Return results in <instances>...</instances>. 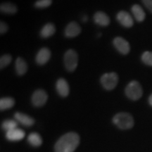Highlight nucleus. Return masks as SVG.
<instances>
[{
    "mask_svg": "<svg viewBox=\"0 0 152 152\" xmlns=\"http://www.w3.org/2000/svg\"><path fill=\"white\" fill-rule=\"evenodd\" d=\"M9 30V26L5 22L1 21L0 22V33L1 35H3L7 33Z\"/></svg>",
    "mask_w": 152,
    "mask_h": 152,
    "instance_id": "393cba45",
    "label": "nucleus"
},
{
    "mask_svg": "<svg viewBox=\"0 0 152 152\" xmlns=\"http://www.w3.org/2000/svg\"><path fill=\"white\" fill-rule=\"evenodd\" d=\"M113 45L118 52L123 55L128 54L130 51V44L126 39L121 37H116L113 39Z\"/></svg>",
    "mask_w": 152,
    "mask_h": 152,
    "instance_id": "0eeeda50",
    "label": "nucleus"
},
{
    "mask_svg": "<svg viewBox=\"0 0 152 152\" xmlns=\"http://www.w3.org/2000/svg\"><path fill=\"white\" fill-rule=\"evenodd\" d=\"M149 103L150 105L152 106V94L150 95V96L149 98Z\"/></svg>",
    "mask_w": 152,
    "mask_h": 152,
    "instance_id": "bb28decb",
    "label": "nucleus"
},
{
    "mask_svg": "<svg viewBox=\"0 0 152 152\" xmlns=\"http://www.w3.org/2000/svg\"><path fill=\"white\" fill-rule=\"evenodd\" d=\"M64 65L67 71L73 72L76 69L78 64V55L73 49H68L64 54Z\"/></svg>",
    "mask_w": 152,
    "mask_h": 152,
    "instance_id": "20e7f679",
    "label": "nucleus"
},
{
    "mask_svg": "<svg viewBox=\"0 0 152 152\" xmlns=\"http://www.w3.org/2000/svg\"><path fill=\"white\" fill-rule=\"evenodd\" d=\"M81 33V28L80 25L75 21L69 23L65 29V35L66 37L73 38L77 37Z\"/></svg>",
    "mask_w": 152,
    "mask_h": 152,
    "instance_id": "9d476101",
    "label": "nucleus"
},
{
    "mask_svg": "<svg viewBox=\"0 0 152 152\" xmlns=\"http://www.w3.org/2000/svg\"><path fill=\"white\" fill-rule=\"evenodd\" d=\"M51 58V52L48 48L44 47L39 50L35 57V61L38 65L43 66L49 61Z\"/></svg>",
    "mask_w": 152,
    "mask_h": 152,
    "instance_id": "1a4fd4ad",
    "label": "nucleus"
},
{
    "mask_svg": "<svg viewBox=\"0 0 152 152\" xmlns=\"http://www.w3.org/2000/svg\"><path fill=\"white\" fill-rule=\"evenodd\" d=\"M17 126H18V122L14 120H6L1 125V127L6 132L17 128Z\"/></svg>",
    "mask_w": 152,
    "mask_h": 152,
    "instance_id": "412c9836",
    "label": "nucleus"
},
{
    "mask_svg": "<svg viewBox=\"0 0 152 152\" xmlns=\"http://www.w3.org/2000/svg\"><path fill=\"white\" fill-rule=\"evenodd\" d=\"M56 89L58 94L62 97H66L69 94V85L65 79L59 78L56 81Z\"/></svg>",
    "mask_w": 152,
    "mask_h": 152,
    "instance_id": "9b49d317",
    "label": "nucleus"
},
{
    "mask_svg": "<svg viewBox=\"0 0 152 152\" xmlns=\"http://www.w3.org/2000/svg\"><path fill=\"white\" fill-rule=\"evenodd\" d=\"M118 22L125 28H131L134 24L132 17L128 12L125 11H121L116 15Z\"/></svg>",
    "mask_w": 152,
    "mask_h": 152,
    "instance_id": "6e6552de",
    "label": "nucleus"
},
{
    "mask_svg": "<svg viewBox=\"0 0 152 152\" xmlns=\"http://www.w3.org/2000/svg\"><path fill=\"white\" fill-rule=\"evenodd\" d=\"M87 20H88V17H87V16H83V22H86Z\"/></svg>",
    "mask_w": 152,
    "mask_h": 152,
    "instance_id": "cd10ccee",
    "label": "nucleus"
},
{
    "mask_svg": "<svg viewBox=\"0 0 152 152\" xmlns=\"http://www.w3.org/2000/svg\"><path fill=\"white\" fill-rule=\"evenodd\" d=\"M131 10H132L133 16L137 22H142L145 19V12H144V9L142 8L141 6L138 4L133 5Z\"/></svg>",
    "mask_w": 152,
    "mask_h": 152,
    "instance_id": "dca6fc26",
    "label": "nucleus"
},
{
    "mask_svg": "<svg viewBox=\"0 0 152 152\" xmlns=\"http://www.w3.org/2000/svg\"><path fill=\"white\" fill-rule=\"evenodd\" d=\"M18 11V8L14 4L11 2H4L0 5V11L5 14H15Z\"/></svg>",
    "mask_w": 152,
    "mask_h": 152,
    "instance_id": "a211bd4d",
    "label": "nucleus"
},
{
    "mask_svg": "<svg viewBox=\"0 0 152 152\" xmlns=\"http://www.w3.org/2000/svg\"><path fill=\"white\" fill-rule=\"evenodd\" d=\"M14 118L17 122L20 123V124L24 125V126L30 127L33 125L34 123H35V120L33 118L25 113H20V112H16L14 114Z\"/></svg>",
    "mask_w": 152,
    "mask_h": 152,
    "instance_id": "f8f14e48",
    "label": "nucleus"
},
{
    "mask_svg": "<svg viewBox=\"0 0 152 152\" xmlns=\"http://www.w3.org/2000/svg\"><path fill=\"white\" fill-rule=\"evenodd\" d=\"M15 70H16L17 75L19 76L25 75L27 72V63L21 57H18V58H16V62H15Z\"/></svg>",
    "mask_w": 152,
    "mask_h": 152,
    "instance_id": "2eb2a0df",
    "label": "nucleus"
},
{
    "mask_svg": "<svg viewBox=\"0 0 152 152\" xmlns=\"http://www.w3.org/2000/svg\"><path fill=\"white\" fill-rule=\"evenodd\" d=\"M25 135H26V134H25L24 131L19 128H15L14 130L8 131L6 133V137L10 141L21 140L22 139L24 138Z\"/></svg>",
    "mask_w": 152,
    "mask_h": 152,
    "instance_id": "4468645a",
    "label": "nucleus"
},
{
    "mask_svg": "<svg viewBox=\"0 0 152 152\" xmlns=\"http://www.w3.org/2000/svg\"><path fill=\"white\" fill-rule=\"evenodd\" d=\"M47 99H48V95L47 92L41 89L35 91L31 97L32 104L36 107L43 106L47 103Z\"/></svg>",
    "mask_w": 152,
    "mask_h": 152,
    "instance_id": "423d86ee",
    "label": "nucleus"
},
{
    "mask_svg": "<svg viewBox=\"0 0 152 152\" xmlns=\"http://www.w3.org/2000/svg\"><path fill=\"white\" fill-rule=\"evenodd\" d=\"M12 61V57L10 54H4L1 56L0 58V68L1 69L4 68L9 65Z\"/></svg>",
    "mask_w": 152,
    "mask_h": 152,
    "instance_id": "4be33fe9",
    "label": "nucleus"
},
{
    "mask_svg": "<svg viewBox=\"0 0 152 152\" xmlns=\"http://www.w3.org/2000/svg\"><path fill=\"white\" fill-rule=\"evenodd\" d=\"M93 19L95 23L100 26H104V27L109 26L111 22L109 16L103 11H97L95 13Z\"/></svg>",
    "mask_w": 152,
    "mask_h": 152,
    "instance_id": "ddd939ff",
    "label": "nucleus"
},
{
    "mask_svg": "<svg viewBox=\"0 0 152 152\" xmlns=\"http://www.w3.org/2000/svg\"><path fill=\"white\" fill-rule=\"evenodd\" d=\"M113 124L121 130H129L134 126V118L132 115L127 112H121L115 114L113 118Z\"/></svg>",
    "mask_w": 152,
    "mask_h": 152,
    "instance_id": "f03ea898",
    "label": "nucleus"
},
{
    "mask_svg": "<svg viewBox=\"0 0 152 152\" xmlns=\"http://www.w3.org/2000/svg\"><path fill=\"white\" fill-rule=\"evenodd\" d=\"M102 87L106 90H113L118 83V76L115 72L104 73L100 78Z\"/></svg>",
    "mask_w": 152,
    "mask_h": 152,
    "instance_id": "39448f33",
    "label": "nucleus"
},
{
    "mask_svg": "<svg viewBox=\"0 0 152 152\" xmlns=\"http://www.w3.org/2000/svg\"><path fill=\"white\" fill-rule=\"evenodd\" d=\"M28 142L33 147H39L42 144V139L38 133L33 132L28 137Z\"/></svg>",
    "mask_w": 152,
    "mask_h": 152,
    "instance_id": "6ab92c4d",
    "label": "nucleus"
},
{
    "mask_svg": "<svg viewBox=\"0 0 152 152\" xmlns=\"http://www.w3.org/2000/svg\"><path fill=\"white\" fill-rule=\"evenodd\" d=\"M125 92L127 97L131 100L137 101L142 96L143 90L139 82L133 80L129 83V84L125 87Z\"/></svg>",
    "mask_w": 152,
    "mask_h": 152,
    "instance_id": "7ed1b4c3",
    "label": "nucleus"
},
{
    "mask_svg": "<svg viewBox=\"0 0 152 152\" xmlns=\"http://www.w3.org/2000/svg\"><path fill=\"white\" fill-rule=\"evenodd\" d=\"M52 0H37L35 3V7L37 9H45L52 4Z\"/></svg>",
    "mask_w": 152,
    "mask_h": 152,
    "instance_id": "b1692460",
    "label": "nucleus"
},
{
    "mask_svg": "<svg viewBox=\"0 0 152 152\" xmlns=\"http://www.w3.org/2000/svg\"><path fill=\"white\" fill-rule=\"evenodd\" d=\"M142 61L146 65L152 66V52H145L142 55Z\"/></svg>",
    "mask_w": 152,
    "mask_h": 152,
    "instance_id": "5701e85b",
    "label": "nucleus"
},
{
    "mask_svg": "<svg viewBox=\"0 0 152 152\" xmlns=\"http://www.w3.org/2000/svg\"><path fill=\"white\" fill-rule=\"evenodd\" d=\"M144 5L149 10L150 12L152 13V0H142Z\"/></svg>",
    "mask_w": 152,
    "mask_h": 152,
    "instance_id": "a878e982",
    "label": "nucleus"
},
{
    "mask_svg": "<svg viewBox=\"0 0 152 152\" xmlns=\"http://www.w3.org/2000/svg\"><path fill=\"white\" fill-rule=\"evenodd\" d=\"M80 137L75 132H68L61 137L54 146L55 152H74L78 147Z\"/></svg>",
    "mask_w": 152,
    "mask_h": 152,
    "instance_id": "f257e3e1",
    "label": "nucleus"
},
{
    "mask_svg": "<svg viewBox=\"0 0 152 152\" xmlns=\"http://www.w3.org/2000/svg\"><path fill=\"white\" fill-rule=\"evenodd\" d=\"M15 104V100L11 97H4L0 99V109L1 111L11 109Z\"/></svg>",
    "mask_w": 152,
    "mask_h": 152,
    "instance_id": "aec40b11",
    "label": "nucleus"
},
{
    "mask_svg": "<svg viewBox=\"0 0 152 152\" xmlns=\"http://www.w3.org/2000/svg\"><path fill=\"white\" fill-rule=\"evenodd\" d=\"M56 32L54 25L52 23H49L43 26L40 30V36L43 38H48L54 35Z\"/></svg>",
    "mask_w": 152,
    "mask_h": 152,
    "instance_id": "f3484780",
    "label": "nucleus"
}]
</instances>
